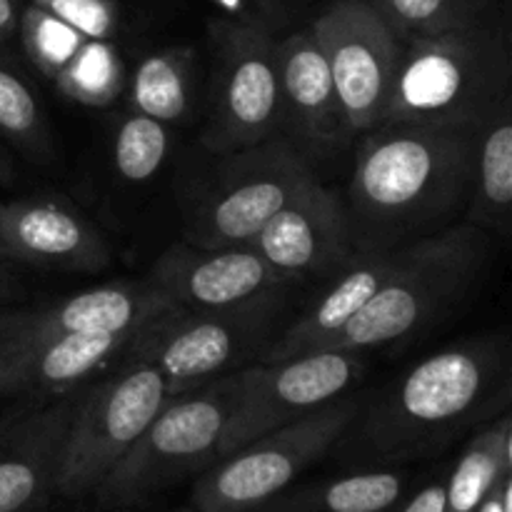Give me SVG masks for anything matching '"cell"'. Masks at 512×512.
Instances as JSON below:
<instances>
[{
    "label": "cell",
    "mask_w": 512,
    "mask_h": 512,
    "mask_svg": "<svg viewBox=\"0 0 512 512\" xmlns=\"http://www.w3.org/2000/svg\"><path fill=\"white\" fill-rule=\"evenodd\" d=\"M478 130L378 125L358 135L348 195L355 255L393 253L465 215Z\"/></svg>",
    "instance_id": "obj_1"
},
{
    "label": "cell",
    "mask_w": 512,
    "mask_h": 512,
    "mask_svg": "<svg viewBox=\"0 0 512 512\" xmlns=\"http://www.w3.org/2000/svg\"><path fill=\"white\" fill-rule=\"evenodd\" d=\"M510 343L478 335L438 350L390 383L355 415V450L375 463L430 458L510 403Z\"/></svg>",
    "instance_id": "obj_2"
},
{
    "label": "cell",
    "mask_w": 512,
    "mask_h": 512,
    "mask_svg": "<svg viewBox=\"0 0 512 512\" xmlns=\"http://www.w3.org/2000/svg\"><path fill=\"white\" fill-rule=\"evenodd\" d=\"M512 65L483 23L403 43L380 125L478 130L510 98Z\"/></svg>",
    "instance_id": "obj_3"
},
{
    "label": "cell",
    "mask_w": 512,
    "mask_h": 512,
    "mask_svg": "<svg viewBox=\"0 0 512 512\" xmlns=\"http://www.w3.org/2000/svg\"><path fill=\"white\" fill-rule=\"evenodd\" d=\"M488 253L490 235L470 223H455L443 233L395 250L378 293L330 350L368 353L423 335L468 298Z\"/></svg>",
    "instance_id": "obj_4"
},
{
    "label": "cell",
    "mask_w": 512,
    "mask_h": 512,
    "mask_svg": "<svg viewBox=\"0 0 512 512\" xmlns=\"http://www.w3.org/2000/svg\"><path fill=\"white\" fill-rule=\"evenodd\" d=\"M238 370L170 395L153 423L93 490L100 510H133L215 463L225 420L238 398Z\"/></svg>",
    "instance_id": "obj_5"
},
{
    "label": "cell",
    "mask_w": 512,
    "mask_h": 512,
    "mask_svg": "<svg viewBox=\"0 0 512 512\" xmlns=\"http://www.w3.org/2000/svg\"><path fill=\"white\" fill-rule=\"evenodd\" d=\"M290 290L220 310H168L148 325L128 355L148 360L163 375L168 395L243 370L278 338Z\"/></svg>",
    "instance_id": "obj_6"
},
{
    "label": "cell",
    "mask_w": 512,
    "mask_h": 512,
    "mask_svg": "<svg viewBox=\"0 0 512 512\" xmlns=\"http://www.w3.org/2000/svg\"><path fill=\"white\" fill-rule=\"evenodd\" d=\"M360 405L353 395H343L215 460L195 483L190 510L255 512L343 440Z\"/></svg>",
    "instance_id": "obj_7"
},
{
    "label": "cell",
    "mask_w": 512,
    "mask_h": 512,
    "mask_svg": "<svg viewBox=\"0 0 512 512\" xmlns=\"http://www.w3.org/2000/svg\"><path fill=\"white\" fill-rule=\"evenodd\" d=\"M168 398L158 368L135 355H125L120 368L83 390L65 433L55 495L68 500L93 495Z\"/></svg>",
    "instance_id": "obj_8"
},
{
    "label": "cell",
    "mask_w": 512,
    "mask_h": 512,
    "mask_svg": "<svg viewBox=\"0 0 512 512\" xmlns=\"http://www.w3.org/2000/svg\"><path fill=\"white\" fill-rule=\"evenodd\" d=\"M215 48L203 145L230 155L280 135L278 40L260 23L223 20L210 28Z\"/></svg>",
    "instance_id": "obj_9"
},
{
    "label": "cell",
    "mask_w": 512,
    "mask_h": 512,
    "mask_svg": "<svg viewBox=\"0 0 512 512\" xmlns=\"http://www.w3.org/2000/svg\"><path fill=\"white\" fill-rule=\"evenodd\" d=\"M225 158L218 183L205 193L185 228V243L198 248L250 243L318 178L313 165L280 135Z\"/></svg>",
    "instance_id": "obj_10"
},
{
    "label": "cell",
    "mask_w": 512,
    "mask_h": 512,
    "mask_svg": "<svg viewBox=\"0 0 512 512\" xmlns=\"http://www.w3.org/2000/svg\"><path fill=\"white\" fill-rule=\"evenodd\" d=\"M365 368V353L358 350H315L245 365L238 370V398L225 420L215 460L348 395L363 380Z\"/></svg>",
    "instance_id": "obj_11"
},
{
    "label": "cell",
    "mask_w": 512,
    "mask_h": 512,
    "mask_svg": "<svg viewBox=\"0 0 512 512\" xmlns=\"http://www.w3.org/2000/svg\"><path fill=\"white\" fill-rule=\"evenodd\" d=\"M310 33L333 75L348 133L358 138L378 128L403 43L368 0H335L315 18Z\"/></svg>",
    "instance_id": "obj_12"
},
{
    "label": "cell",
    "mask_w": 512,
    "mask_h": 512,
    "mask_svg": "<svg viewBox=\"0 0 512 512\" xmlns=\"http://www.w3.org/2000/svg\"><path fill=\"white\" fill-rule=\"evenodd\" d=\"M148 280L170 303L190 310L233 308L295 285L250 245L198 248L185 240L155 260Z\"/></svg>",
    "instance_id": "obj_13"
},
{
    "label": "cell",
    "mask_w": 512,
    "mask_h": 512,
    "mask_svg": "<svg viewBox=\"0 0 512 512\" xmlns=\"http://www.w3.org/2000/svg\"><path fill=\"white\" fill-rule=\"evenodd\" d=\"M245 245L295 283L328 280L355 260L343 195L318 178Z\"/></svg>",
    "instance_id": "obj_14"
},
{
    "label": "cell",
    "mask_w": 512,
    "mask_h": 512,
    "mask_svg": "<svg viewBox=\"0 0 512 512\" xmlns=\"http://www.w3.org/2000/svg\"><path fill=\"white\" fill-rule=\"evenodd\" d=\"M0 250L8 263L63 273L110 265L103 233L63 195H25L0 203Z\"/></svg>",
    "instance_id": "obj_15"
},
{
    "label": "cell",
    "mask_w": 512,
    "mask_h": 512,
    "mask_svg": "<svg viewBox=\"0 0 512 512\" xmlns=\"http://www.w3.org/2000/svg\"><path fill=\"white\" fill-rule=\"evenodd\" d=\"M280 138L288 140L310 165L330 158L353 143L348 133L333 75L310 30L278 43Z\"/></svg>",
    "instance_id": "obj_16"
},
{
    "label": "cell",
    "mask_w": 512,
    "mask_h": 512,
    "mask_svg": "<svg viewBox=\"0 0 512 512\" xmlns=\"http://www.w3.org/2000/svg\"><path fill=\"white\" fill-rule=\"evenodd\" d=\"M80 390L0 425V512H35L55 495L65 433Z\"/></svg>",
    "instance_id": "obj_17"
},
{
    "label": "cell",
    "mask_w": 512,
    "mask_h": 512,
    "mask_svg": "<svg viewBox=\"0 0 512 512\" xmlns=\"http://www.w3.org/2000/svg\"><path fill=\"white\" fill-rule=\"evenodd\" d=\"M393 258L395 250L378 255H355L353 263L325 280L328 285H325L323 293L310 300L300 310L298 318L290 320L280 330L278 338L263 350L258 363H273V360L333 348V343L348 328L350 320L378 293L385 275L390 273Z\"/></svg>",
    "instance_id": "obj_18"
},
{
    "label": "cell",
    "mask_w": 512,
    "mask_h": 512,
    "mask_svg": "<svg viewBox=\"0 0 512 512\" xmlns=\"http://www.w3.org/2000/svg\"><path fill=\"white\" fill-rule=\"evenodd\" d=\"M175 305L150 283H108L83 290L60 303L28 310V340L53 335H123L140 333Z\"/></svg>",
    "instance_id": "obj_19"
},
{
    "label": "cell",
    "mask_w": 512,
    "mask_h": 512,
    "mask_svg": "<svg viewBox=\"0 0 512 512\" xmlns=\"http://www.w3.org/2000/svg\"><path fill=\"white\" fill-rule=\"evenodd\" d=\"M140 333L53 335L30 343L15 370L13 393L48 395L53 400L75 393L85 380L108 368L120 355H128Z\"/></svg>",
    "instance_id": "obj_20"
},
{
    "label": "cell",
    "mask_w": 512,
    "mask_h": 512,
    "mask_svg": "<svg viewBox=\"0 0 512 512\" xmlns=\"http://www.w3.org/2000/svg\"><path fill=\"white\" fill-rule=\"evenodd\" d=\"M512 208V95L475 133L473 175L465 223L508 238Z\"/></svg>",
    "instance_id": "obj_21"
},
{
    "label": "cell",
    "mask_w": 512,
    "mask_h": 512,
    "mask_svg": "<svg viewBox=\"0 0 512 512\" xmlns=\"http://www.w3.org/2000/svg\"><path fill=\"white\" fill-rule=\"evenodd\" d=\"M193 88L195 50L188 45H170L135 63L125 75L123 95L128 108L173 128L188 118Z\"/></svg>",
    "instance_id": "obj_22"
},
{
    "label": "cell",
    "mask_w": 512,
    "mask_h": 512,
    "mask_svg": "<svg viewBox=\"0 0 512 512\" xmlns=\"http://www.w3.org/2000/svg\"><path fill=\"white\" fill-rule=\"evenodd\" d=\"M405 475L395 470H363L283 490L255 512H388L403 498Z\"/></svg>",
    "instance_id": "obj_23"
},
{
    "label": "cell",
    "mask_w": 512,
    "mask_h": 512,
    "mask_svg": "<svg viewBox=\"0 0 512 512\" xmlns=\"http://www.w3.org/2000/svg\"><path fill=\"white\" fill-rule=\"evenodd\" d=\"M512 470V420L508 413L480 425L445 480V512H473Z\"/></svg>",
    "instance_id": "obj_24"
},
{
    "label": "cell",
    "mask_w": 512,
    "mask_h": 512,
    "mask_svg": "<svg viewBox=\"0 0 512 512\" xmlns=\"http://www.w3.org/2000/svg\"><path fill=\"white\" fill-rule=\"evenodd\" d=\"M0 135L33 163H53L55 143L40 98L3 55H0Z\"/></svg>",
    "instance_id": "obj_25"
},
{
    "label": "cell",
    "mask_w": 512,
    "mask_h": 512,
    "mask_svg": "<svg viewBox=\"0 0 512 512\" xmlns=\"http://www.w3.org/2000/svg\"><path fill=\"white\" fill-rule=\"evenodd\" d=\"M123 55L113 40H85L53 80L55 88L85 108H110L125 90Z\"/></svg>",
    "instance_id": "obj_26"
},
{
    "label": "cell",
    "mask_w": 512,
    "mask_h": 512,
    "mask_svg": "<svg viewBox=\"0 0 512 512\" xmlns=\"http://www.w3.org/2000/svg\"><path fill=\"white\" fill-rule=\"evenodd\" d=\"M173 145L170 125L133 108L115 113L110 125V160L125 183H148L165 165Z\"/></svg>",
    "instance_id": "obj_27"
},
{
    "label": "cell",
    "mask_w": 512,
    "mask_h": 512,
    "mask_svg": "<svg viewBox=\"0 0 512 512\" xmlns=\"http://www.w3.org/2000/svg\"><path fill=\"white\" fill-rule=\"evenodd\" d=\"M400 43L480 25L490 0H368Z\"/></svg>",
    "instance_id": "obj_28"
},
{
    "label": "cell",
    "mask_w": 512,
    "mask_h": 512,
    "mask_svg": "<svg viewBox=\"0 0 512 512\" xmlns=\"http://www.w3.org/2000/svg\"><path fill=\"white\" fill-rule=\"evenodd\" d=\"M18 35L30 65L45 78L55 80L88 38L38 5H25L18 18Z\"/></svg>",
    "instance_id": "obj_29"
},
{
    "label": "cell",
    "mask_w": 512,
    "mask_h": 512,
    "mask_svg": "<svg viewBox=\"0 0 512 512\" xmlns=\"http://www.w3.org/2000/svg\"><path fill=\"white\" fill-rule=\"evenodd\" d=\"M90 40H113L120 28L115 0H30Z\"/></svg>",
    "instance_id": "obj_30"
},
{
    "label": "cell",
    "mask_w": 512,
    "mask_h": 512,
    "mask_svg": "<svg viewBox=\"0 0 512 512\" xmlns=\"http://www.w3.org/2000/svg\"><path fill=\"white\" fill-rule=\"evenodd\" d=\"M28 345V310H0V398L15 395V370Z\"/></svg>",
    "instance_id": "obj_31"
},
{
    "label": "cell",
    "mask_w": 512,
    "mask_h": 512,
    "mask_svg": "<svg viewBox=\"0 0 512 512\" xmlns=\"http://www.w3.org/2000/svg\"><path fill=\"white\" fill-rule=\"evenodd\" d=\"M388 512H445V480H433L405 503H395Z\"/></svg>",
    "instance_id": "obj_32"
},
{
    "label": "cell",
    "mask_w": 512,
    "mask_h": 512,
    "mask_svg": "<svg viewBox=\"0 0 512 512\" xmlns=\"http://www.w3.org/2000/svg\"><path fill=\"white\" fill-rule=\"evenodd\" d=\"M473 512H512V470L495 483V488Z\"/></svg>",
    "instance_id": "obj_33"
},
{
    "label": "cell",
    "mask_w": 512,
    "mask_h": 512,
    "mask_svg": "<svg viewBox=\"0 0 512 512\" xmlns=\"http://www.w3.org/2000/svg\"><path fill=\"white\" fill-rule=\"evenodd\" d=\"M18 18V0H0V45L8 43V40L18 33Z\"/></svg>",
    "instance_id": "obj_34"
},
{
    "label": "cell",
    "mask_w": 512,
    "mask_h": 512,
    "mask_svg": "<svg viewBox=\"0 0 512 512\" xmlns=\"http://www.w3.org/2000/svg\"><path fill=\"white\" fill-rule=\"evenodd\" d=\"M13 180H15L13 163H10V160L3 155V150H0V185H13Z\"/></svg>",
    "instance_id": "obj_35"
},
{
    "label": "cell",
    "mask_w": 512,
    "mask_h": 512,
    "mask_svg": "<svg viewBox=\"0 0 512 512\" xmlns=\"http://www.w3.org/2000/svg\"><path fill=\"white\" fill-rule=\"evenodd\" d=\"M8 298H10V285H8V280L0 278V305H3Z\"/></svg>",
    "instance_id": "obj_36"
},
{
    "label": "cell",
    "mask_w": 512,
    "mask_h": 512,
    "mask_svg": "<svg viewBox=\"0 0 512 512\" xmlns=\"http://www.w3.org/2000/svg\"><path fill=\"white\" fill-rule=\"evenodd\" d=\"M5 270H8V258H5L3 250H0V278H5Z\"/></svg>",
    "instance_id": "obj_37"
},
{
    "label": "cell",
    "mask_w": 512,
    "mask_h": 512,
    "mask_svg": "<svg viewBox=\"0 0 512 512\" xmlns=\"http://www.w3.org/2000/svg\"><path fill=\"white\" fill-rule=\"evenodd\" d=\"M3 420H5V418H3V413H0V425H3Z\"/></svg>",
    "instance_id": "obj_38"
}]
</instances>
